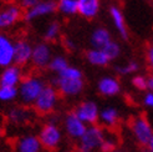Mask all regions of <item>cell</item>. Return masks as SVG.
<instances>
[{
	"label": "cell",
	"mask_w": 153,
	"mask_h": 152,
	"mask_svg": "<svg viewBox=\"0 0 153 152\" xmlns=\"http://www.w3.org/2000/svg\"><path fill=\"white\" fill-rule=\"evenodd\" d=\"M13 150L14 152H42L44 147L37 135L25 133L15 139Z\"/></svg>",
	"instance_id": "13"
},
{
	"label": "cell",
	"mask_w": 153,
	"mask_h": 152,
	"mask_svg": "<svg viewBox=\"0 0 153 152\" xmlns=\"http://www.w3.org/2000/svg\"><path fill=\"white\" fill-rule=\"evenodd\" d=\"M97 91L101 96L105 97H113L120 94L121 83L113 76H103L97 82Z\"/></svg>",
	"instance_id": "17"
},
{
	"label": "cell",
	"mask_w": 153,
	"mask_h": 152,
	"mask_svg": "<svg viewBox=\"0 0 153 152\" xmlns=\"http://www.w3.org/2000/svg\"><path fill=\"white\" fill-rule=\"evenodd\" d=\"M46 85L48 83L45 82V80L37 75L24 76V79L18 86L19 101L25 106H33Z\"/></svg>",
	"instance_id": "2"
},
{
	"label": "cell",
	"mask_w": 153,
	"mask_h": 152,
	"mask_svg": "<svg viewBox=\"0 0 153 152\" xmlns=\"http://www.w3.org/2000/svg\"><path fill=\"white\" fill-rule=\"evenodd\" d=\"M132 85L140 91H147V77L143 75H136L132 77Z\"/></svg>",
	"instance_id": "30"
},
{
	"label": "cell",
	"mask_w": 153,
	"mask_h": 152,
	"mask_svg": "<svg viewBox=\"0 0 153 152\" xmlns=\"http://www.w3.org/2000/svg\"><path fill=\"white\" fill-rule=\"evenodd\" d=\"M62 125H64V131L66 136L75 141H80V139L86 132V128H87V125L76 116V113L74 111L67 112L64 116Z\"/></svg>",
	"instance_id": "9"
},
{
	"label": "cell",
	"mask_w": 153,
	"mask_h": 152,
	"mask_svg": "<svg viewBox=\"0 0 153 152\" xmlns=\"http://www.w3.org/2000/svg\"><path fill=\"white\" fill-rule=\"evenodd\" d=\"M35 111L30 110L25 105L13 106L6 112V121L13 126H25L31 124L35 117Z\"/></svg>",
	"instance_id": "10"
},
{
	"label": "cell",
	"mask_w": 153,
	"mask_h": 152,
	"mask_svg": "<svg viewBox=\"0 0 153 152\" xmlns=\"http://www.w3.org/2000/svg\"><path fill=\"white\" fill-rule=\"evenodd\" d=\"M5 126H6V120L1 113H0V137H3L5 133Z\"/></svg>",
	"instance_id": "35"
},
{
	"label": "cell",
	"mask_w": 153,
	"mask_h": 152,
	"mask_svg": "<svg viewBox=\"0 0 153 152\" xmlns=\"http://www.w3.org/2000/svg\"><path fill=\"white\" fill-rule=\"evenodd\" d=\"M112 152H126V151H122V150H118V148H117V150H114V151H112Z\"/></svg>",
	"instance_id": "41"
},
{
	"label": "cell",
	"mask_w": 153,
	"mask_h": 152,
	"mask_svg": "<svg viewBox=\"0 0 153 152\" xmlns=\"http://www.w3.org/2000/svg\"><path fill=\"white\" fill-rule=\"evenodd\" d=\"M146 57H147V63H148L149 69L153 71V45L148 46L147 52H146Z\"/></svg>",
	"instance_id": "33"
},
{
	"label": "cell",
	"mask_w": 153,
	"mask_h": 152,
	"mask_svg": "<svg viewBox=\"0 0 153 152\" xmlns=\"http://www.w3.org/2000/svg\"><path fill=\"white\" fill-rule=\"evenodd\" d=\"M52 86H55L60 96L76 97L85 89V79L82 71L76 66H68L52 79Z\"/></svg>",
	"instance_id": "1"
},
{
	"label": "cell",
	"mask_w": 153,
	"mask_h": 152,
	"mask_svg": "<svg viewBox=\"0 0 153 152\" xmlns=\"http://www.w3.org/2000/svg\"><path fill=\"white\" fill-rule=\"evenodd\" d=\"M118 146V137L117 135L112 132L111 130L106 131L105 139L100 146V152H112L114 150H117Z\"/></svg>",
	"instance_id": "25"
},
{
	"label": "cell",
	"mask_w": 153,
	"mask_h": 152,
	"mask_svg": "<svg viewBox=\"0 0 153 152\" xmlns=\"http://www.w3.org/2000/svg\"><path fill=\"white\" fill-rule=\"evenodd\" d=\"M110 15L112 18L113 25L118 31V34L121 35V37L123 40H127L128 39V29H127V25H126V20H125L123 14L121 13V10L118 9L117 6L112 5L110 7Z\"/></svg>",
	"instance_id": "20"
},
{
	"label": "cell",
	"mask_w": 153,
	"mask_h": 152,
	"mask_svg": "<svg viewBox=\"0 0 153 152\" xmlns=\"http://www.w3.org/2000/svg\"><path fill=\"white\" fill-rule=\"evenodd\" d=\"M142 104H143V106H146L148 109H153V92L147 91V92L143 95Z\"/></svg>",
	"instance_id": "32"
},
{
	"label": "cell",
	"mask_w": 153,
	"mask_h": 152,
	"mask_svg": "<svg viewBox=\"0 0 153 152\" xmlns=\"http://www.w3.org/2000/svg\"><path fill=\"white\" fill-rule=\"evenodd\" d=\"M57 10L66 16L77 14V0H59Z\"/></svg>",
	"instance_id": "27"
},
{
	"label": "cell",
	"mask_w": 153,
	"mask_h": 152,
	"mask_svg": "<svg viewBox=\"0 0 153 152\" xmlns=\"http://www.w3.org/2000/svg\"><path fill=\"white\" fill-rule=\"evenodd\" d=\"M120 111L116 107H105L100 111V118H98V122H101V126L105 128H108V130H113L118 124H120Z\"/></svg>",
	"instance_id": "18"
},
{
	"label": "cell",
	"mask_w": 153,
	"mask_h": 152,
	"mask_svg": "<svg viewBox=\"0 0 153 152\" xmlns=\"http://www.w3.org/2000/svg\"><path fill=\"white\" fill-rule=\"evenodd\" d=\"M37 137H39L44 150L56 151L60 147L61 142H62L64 135H62V130H61L59 124L46 121V122L40 127Z\"/></svg>",
	"instance_id": "4"
},
{
	"label": "cell",
	"mask_w": 153,
	"mask_h": 152,
	"mask_svg": "<svg viewBox=\"0 0 153 152\" xmlns=\"http://www.w3.org/2000/svg\"><path fill=\"white\" fill-rule=\"evenodd\" d=\"M102 50L105 51V54L108 56V59L111 60V61L114 59H117L121 55V46H120V44L116 42V41H110Z\"/></svg>",
	"instance_id": "29"
},
{
	"label": "cell",
	"mask_w": 153,
	"mask_h": 152,
	"mask_svg": "<svg viewBox=\"0 0 153 152\" xmlns=\"http://www.w3.org/2000/svg\"><path fill=\"white\" fill-rule=\"evenodd\" d=\"M22 79H24L22 67L15 64L4 67V69H1V72H0V85L18 87L19 83L22 81Z\"/></svg>",
	"instance_id": "16"
},
{
	"label": "cell",
	"mask_w": 153,
	"mask_h": 152,
	"mask_svg": "<svg viewBox=\"0 0 153 152\" xmlns=\"http://www.w3.org/2000/svg\"><path fill=\"white\" fill-rule=\"evenodd\" d=\"M60 101V94L55 86L46 85L41 91L39 97L35 100L33 107L37 115L49 116L55 112Z\"/></svg>",
	"instance_id": "3"
},
{
	"label": "cell",
	"mask_w": 153,
	"mask_h": 152,
	"mask_svg": "<svg viewBox=\"0 0 153 152\" xmlns=\"http://www.w3.org/2000/svg\"><path fill=\"white\" fill-rule=\"evenodd\" d=\"M19 91L15 86H6L0 85V102L1 104H10L18 100Z\"/></svg>",
	"instance_id": "24"
},
{
	"label": "cell",
	"mask_w": 153,
	"mask_h": 152,
	"mask_svg": "<svg viewBox=\"0 0 153 152\" xmlns=\"http://www.w3.org/2000/svg\"><path fill=\"white\" fill-rule=\"evenodd\" d=\"M22 16H24L22 9L16 3L5 4L0 7V31H5L15 26L22 19Z\"/></svg>",
	"instance_id": "7"
},
{
	"label": "cell",
	"mask_w": 153,
	"mask_h": 152,
	"mask_svg": "<svg viewBox=\"0 0 153 152\" xmlns=\"http://www.w3.org/2000/svg\"><path fill=\"white\" fill-rule=\"evenodd\" d=\"M15 55V41L11 37L0 31V69H4L14 64Z\"/></svg>",
	"instance_id": "14"
},
{
	"label": "cell",
	"mask_w": 153,
	"mask_h": 152,
	"mask_svg": "<svg viewBox=\"0 0 153 152\" xmlns=\"http://www.w3.org/2000/svg\"><path fill=\"white\" fill-rule=\"evenodd\" d=\"M144 147L147 148V151H148V152H153V137H152V140H151V141H149V142H148Z\"/></svg>",
	"instance_id": "38"
},
{
	"label": "cell",
	"mask_w": 153,
	"mask_h": 152,
	"mask_svg": "<svg viewBox=\"0 0 153 152\" xmlns=\"http://www.w3.org/2000/svg\"><path fill=\"white\" fill-rule=\"evenodd\" d=\"M61 35V25L60 22L53 20L51 22H49V25L45 29V31L42 34V37H44V41L46 42H53L56 41Z\"/></svg>",
	"instance_id": "23"
},
{
	"label": "cell",
	"mask_w": 153,
	"mask_h": 152,
	"mask_svg": "<svg viewBox=\"0 0 153 152\" xmlns=\"http://www.w3.org/2000/svg\"><path fill=\"white\" fill-rule=\"evenodd\" d=\"M105 135H106V130L101 125H98V124L90 125L86 128V132L80 139L77 146L86 147L92 151H97V150H100V146L105 139Z\"/></svg>",
	"instance_id": "6"
},
{
	"label": "cell",
	"mask_w": 153,
	"mask_h": 152,
	"mask_svg": "<svg viewBox=\"0 0 153 152\" xmlns=\"http://www.w3.org/2000/svg\"><path fill=\"white\" fill-rule=\"evenodd\" d=\"M114 70L118 75H129V74H136L137 71L140 70V64L134 61V60H131V61H128L123 65H120V66H116L114 67Z\"/></svg>",
	"instance_id": "28"
},
{
	"label": "cell",
	"mask_w": 153,
	"mask_h": 152,
	"mask_svg": "<svg viewBox=\"0 0 153 152\" xmlns=\"http://www.w3.org/2000/svg\"><path fill=\"white\" fill-rule=\"evenodd\" d=\"M100 11V0H77V14L85 19H94Z\"/></svg>",
	"instance_id": "19"
},
{
	"label": "cell",
	"mask_w": 153,
	"mask_h": 152,
	"mask_svg": "<svg viewBox=\"0 0 153 152\" xmlns=\"http://www.w3.org/2000/svg\"><path fill=\"white\" fill-rule=\"evenodd\" d=\"M52 59V49L50 44L46 41L37 42L33 48V56H31V64L35 69L44 70L49 66Z\"/></svg>",
	"instance_id": "11"
},
{
	"label": "cell",
	"mask_w": 153,
	"mask_h": 152,
	"mask_svg": "<svg viewBox=\"0 0 153 152\" xmlns=\"http://www.w3.org/2000/svg\"><path fill=\"white\" fill-rule=\"evenodd\" d=\"M39 3H40V0H16V4L25 11L31 9V7H34L36 4H39Z\"/></svg>",
	"instance_id": "31"
},
{
	"label": "cell",
	"mask_w": 153,
	"mask_h": 152,
	"mask_svg": "<svg viewBox=\"0 0 153 152\" xmlns=\"http://www.w3.org/2000/svg\"><path fill=\"white\" fill-rule=\"evenodd\" d=\"M70 65H68V61H67V59L62 55H55V56H52L51 59V61L48 66V69L53 72L55 75L60 74V72H62L66 67H68Z\"/></svg>",
	"instance_id": "26"
},
{
	"label": "cell",
	"mask_w": 153,
	"mask_h": 152,
	"mask_svg": "<svg viewBox=\"0 0 153 152\" xmlns=\"http://www.w3.org/2000/svg\"><path fill=\"white\" fill-rule=\"evenodd\" d=\"M59 152H76L74 150H62V151H59Z\"/></svg>",
	"instance_id": "40"
},
{
	"label": "cell",
	"mask_w": 153,
	"mask_h": 152,
	"mask_svg": "<svg viewBox=\"0 0 153 152\" xmlns=\"http://www.w3.org/2000/svg\"><path fill=\"white\" fill-rule=\"evenodd\" d=\"M1 3H4V4H11V3H14L15 0H0Z\"/></svg>",
	"instance_id": "39"
},
{
	"label": "cell",
	"mask_w": 153,
	"mask_h": 152,
	"mask_svg": "<svg viewBox=\"0 0 153 152\" xmlns=\"http://www.w3.org/2000/svg\"><path fill=\"white\" fill-rule=\"evenodd\" d=\"M110 41H112L111 34L108 30L105 28H97L92 31V34H91L90 42L94 49H103Z\"/></svg>",
	"instance_id": "21"
},
{
	"label": "cell",
	"mask_w": 153,
	"mask_h": 152,
	"mask_svg": "<svg viewBox=\"0 0 153 152\" xmlns=\"http://www.w3.org/2000/svg\"><path fill=\"white\" fill-rule=\"evenodd\" d=\"M72 111L76 113V116L81 121H83L87 126H90V125H96L98 122L101 110L95 101L85 100L76 105Z\"/></svg>",
	"instance_id": "8"
},
{
	"label": "cell",
	"mask_w": 153,
	"mask_h": 152,
	"mask_svg": "<svg viewBox=\"0 0 153 152\" xmlns=\"http://www.w3.org/2000/svg\"><path fill=\"white\" fill-rule=\"evenodd\" d=\"M57 10V3L55 0H40L39 4H36L34 7L29 9L24 13V19L26 22H31L39 18L48 16Z\"/></svg>",
	"instance_id": "12"
},
{
	"label": "cell",
	"mask_w": 153,
	"mask_h": 152,
	"mask_svg": "<svg viewBox=\"0 0 153 152\" xmlns=\"http://www.w3.org/2000/svg\"><path fill=\"white\" fill-rule=\"evenodd\" d=\"M128 127L137 143L142 147L146 146L153 137V127L147 116L143 113H140L129 120Z\"/></svg>",
	"instance_id": "5"
},
{
	"label": "cell",
	"mask_w": 153,
	"mask_h": 152,
	"mask_svg": "<svg viewBox=\"0 0 153 152\" xmlns=\"http://www.w3.org/2000/svg\"><path fill=\"white\" fill-rule=\"evenodd\" d=\"M76 152H96V151L88 150V148H86V147H81V146H77V148H76Z\"/></svg>",
	"instance_id": "37"
},
{
	"label": "cell",
	"mask_w": 153,
	"mask_h": 152,
	"mask_svg": "<svg viewBox=\"0 0 153 152\" xmlns=\"http://www.w3.org/2000/svg\"><path fill=\"white\" fill-rule=\"evenodd\" d=\"M62 42H64L65 49L68 50V51H74V50L76 49L75 42H74L71 39H68V37H64V39H62Z\"/></svg>",
	"instance_id": "34"
},
{
	"label": "cell",
	"mask_w": 153,
	"mask_h": 152,
	"mask_svg": "<svg viewBox=\"0 0 153 152\" xmlns=\"http://www.w3.org/2000/svg\"><path fill=\"white\" fill-rule=\"evenodd\" d=\"M147 91L153 92V74L147 77Z\"/></svg>",
	"instance_id": "36"
},
{
	"label": "cell",
	"mask_w": 153,
	"mask_h": 152,
	"mask_svg": "<svg viewBox=\"0 0 153 152\" xmlns=\"http://www.w3.org/2000/svg\"><path fill=\"white\" fill-rule=\"evenodd\" d=\"M86 60L91 65L97 67H105L111 61L102 49H94V48L86 51Z\"/></svg>",
	"instance_id": "22"
},
{
	"label": "cell",
	"mask_w": 153,
	"mask_h": 152,
	"mask_svg": "<svg viewBox=\"0 0 153 152\" xmlns=\"http://www.w3.org/2000/svg\"><path fill=\"white\" fill-rule=\"evenodd\" d=\"M141 152H148V151H147V148H146V147H143V148H142V151H141Z\"/></svg>",
	"instance_id": "42"
},
{
	"label": "cell",
	"mask_w": 153,
	"mask_h": 152,
	"mask_svg": "<svg viewBox=\"0 0 153 152\" xmlns=\"http://www.w3.org/2000/svg\"><path fill=\"white\" fill-rule=\"evenodd\" d=\"M34 45L26 39H19L15 41V55L14 64L20 67H24L31 63Z\"/></svg>",
	"instance_id": "15"
}]
</instances>
